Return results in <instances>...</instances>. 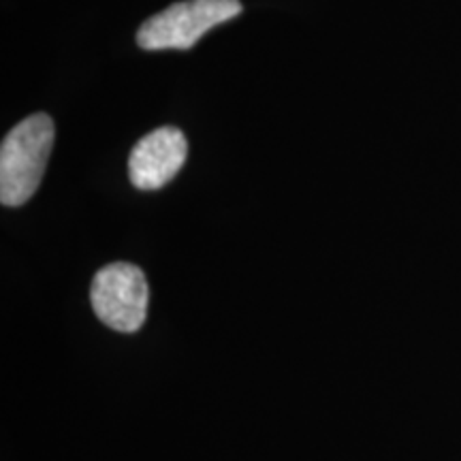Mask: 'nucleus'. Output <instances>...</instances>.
I'll list each match as a JSON object with an SVG mask.
<instances>
[{
  "label": "nucleus",
  "mask_w": 461,
  "mask_h": 461,
  "mask_svg": "<svg viewBox=\"0 0 461 461\" xmlns=\"http://www.w3.org/2000/svg\"><path fill=\"white\" fill-rule=\"evenodd\" d=\"M188 143L180 129L160 126L143 135L129 157V177L140 190H158L186 163Z\"/></svg>",
  "instance_id": "nucleus-4"
},
{
  "label": "nucleus",
  "mask_w": 461,
  "mask_h": 461,
  "mask_svg": "<svg viewBox=\"0 0 461 461\" xmlns=\"http://www.w3.org/2000/svg\"><path fill=\"white\" fill-rule=\"evenodd\" d=\"M146 274L132 263H112L95 274L90 302L103 325L120 333L141 330L148 316Z\"/></svg>",
  "instance_id": "nucleus-3"
},
{
  "label": "nucleus",
  "mask_w": 461,
  "mask_h": 461,
  "mask_svg": "<svg viewBox=\"0 0 461 461\" xmlns=\"http://www.w3.org/2000/svg\"><path fill=\"white\" fill-rule=\"evenodd\" d=\"M241 14L240 0H186L176 3L143 22L137 32L140 48L190 50L212 28Z\"/></svg>",
  "instance_id": "nucleus-2"
},
{
  "label": "nucleus",
  "mask_w": 461,
  "mask_h": 461,
  "mask_svg": "<svg viewBox=\"0 0 461 461\" xmlns=\"http://www.w3.org/2000/svg\"><path fill=\"white\" fill-rule=\"evenodd\" d=\"M54 122L48 113H34L15 124L0 146V201L7 207L24 205L43 180Z\"/></svg>",
  "instance_id": "nucleus-1"
}]
</instances>
